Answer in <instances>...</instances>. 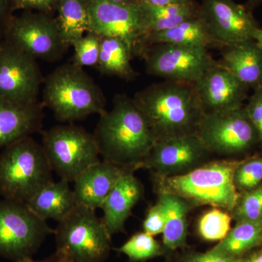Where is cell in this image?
<instances>
[{
    "instance_id": "obj_16",
    "label": "cell",
    "mask_w": 262,
    "mask_h": 262,
    "mask_svg": "<svg viewBox=\"0 0 262 262\" xmlns=\"http://www.w3.org/2000/svg\"><path fill=\"white\" fill-rule=\"evenodd\" d=\"M193 84L204 114L227 113L242 107L249 90L220 61Z\"/></svg>"
},
{
    "instance_id": "obj_43",
    "label": "cell",
    "mask_w": 262,
    "mask_h": 262,
    "mask_svg": "<svg viewBox=\"0 0 262 262\" xmlns=\"http://www.w3.org/2000/svg\"><path fill=\"white\" fill-rule=\"evenodd\" d=\"M98 1L111 2L116 3H139V0H98Z\"/></svg>"
},
{
    "instance_id": "obj_20",
    "label": "cell",
    "mask_w": 262,
    "mask_h": 262,
    "mask_svg": "<svg viewBox=\"0 0 262 262\" xmlns=\"http://www.w3.org/2000/svg\"><path fill=\"white\" fill-rule=\"evenodd\" d=\"M222 48L221 64L248 89L262 86V50L253 39Z\"/></svg>"
},
{
    "instance_id": "obj_8",
    "label": "cell",
    "mask_w": 262,
    "mask_h": 262,
    "mask_svg": "<svg viewBox=\"0 0 262 262\" xmlns=\"http://www.w3.org/2000/svg\"><path fill=\"white\" fill-rule=\"evenodd\" d=\"M3 40L42 61L61 59L69 47L63 42L56 19L47 13L24 11L10 17L3 29Z\"/></svg>"
},
{
    "instance_id": "obj_41",
    "label": "cell",
    "mask_w": 262,
    "mask_h": 262,
    "mask_svg": "<svg viewBox=\"0 0 262 262\" xmlns=\"http://www.w3.org/2000/svg\"><path fill=\"white\" fill-rule=\"evenodd\" d=\"M261 3L262 0H248L245 7H246V9L252 12L254 8H256V7H258Z\"/></svg>"
},
{
    "instance_id": "obj_21",
    "label": "cell",
    "mask_w": 262,
    "mask_h": 262,
    "mask_svg": "<svg viewBox=\"0 0 262 262\" xmlns=\"http://www.w3.org/2000/svg\"><path fill=\"white\" fill-rule=\"evenodd\" d=\"M24 203L42 220H53L58 223L77 206L73 189H71L70 182L63 179L47 183Z\"/></svg>"
},
{
    "instance_id": "obj_11",
    "label": "cell",
    "mask_w": 262,
    "mask_h": 262,
    "mask_svg": "<svg viewBox=\"0 0 262 262\" xmlns=\"http://www.w3.org/2000/svg\"><path fill=\"white\" fill-rule=\"evenodd\" d=\"M89 32L100 37H117L125 41L134 55H139L147 34L140 3H116L86 0Z\"/></svg>"
},
{
    "instance_id": "obj_18",
    "label": "cell",
    "mask_w": 262,
    "mask_h": 262,
    "mask_svg": "<svg viewBox=\"0 0 262 262\" xmlns=\"http://www.w3.org/2000/svg\"><path fill=\"white\" fill-rule=\"evenodd\" d=\"M42 106L0 98V148L31 136L42 127Z\"/></svg>"
},
{
    "instance_id": "obj_3",
    "label": "cell",
    "mask_w": 262,
    "mask_h": 262,
    "mask_svg": "<svg viewBox=\"0 0 262 262\" xmlns=\"http://www.w3.org/2000/svg\"><path fill=\"white\" fill-rule=\"evenodd\" d=\"M43 103L57 120L73 122L106 111L102 90L75 63L57 67L44 80Z\"/></svg>"
},
{
    "instance_id": "obj_14",
    "label": "cell",
    "mask_w": 262,
    "mask_h": 262,
    "mask_svg": "<svg viewBox=\"0 0 262 262\" xmlns=\"http://www.w3.org/2000/svg\"><path fill=\"white\" fill-rule=\"evenodd\" d=\"M210 153L196 134L176 136L156 141L140 168L157 177L182 175L203 165Z\"/></svg>"
},
{
    "instance_id": "obj_2",
    "label": "cell",
    "mask_w": 262,
    "mask_h": 262,
    "mask_svg": "<svg viewBox=\"0 0 262 262\" xmlns=\"http://www.w3.org/2000/svg\"><path fill=\"white\" fill-rule=\"evenodd\" d=\"M156 141L196 134L204 112L188 82L165 80L136 93L133 98Z\"/></svg>"
},
{
    "instance_id": "obj_37",
    "label": "cell",
    "mask_w": 262,
    "mask_h": 262,
    "mask_svg": "<svg viewBox=\"0 0 262 262\" xmlns=\"http://www.w3.org/2000/svg\"><path fill=\"white\" fill-rule=\"evenodd\" d=\"M12 13L10 0H0V35L2 36L8 19L13 15Z\"/></svg>"
},
{
    "instance_id": "obj_42",
    "label": "cell",
    "mask_w": 262,
    "mask_h": 262,
    "mask_svg": "<svg viewBox=\"0 0 262 262\" xmlns=\"http://www.w3.org/2000/svg\"><path fill=\"white\" fill-rule=\"evenodd\" d=\"M244 262H262V250L257 253H255L251 257Z\"/></svg>"
},
{
    "instance_id": "obj_10",
    "label": "cell",
    "mask_w": 262,
    "mask_h": 262,
    "mask_svg": "<svg viewBox=\"0 0 262 262\" xmlns=\"http://www.w3.org/2000/svg\"><path fill=\"white\" fill-rule=\"evenodd\" d=\"M146 73L165 80L194 83L217 63L208 48L155 44L141 50Z\"/></svg>"
},
{
    "instance_id": "obj_33",
    "label": "cell",
    "mask_w": 262,
    "mask_h": 262,
    "mask_svg": "<svg viewBox=\"0 0 262 262\" xmlns=\"http://www.w3.org/2000/svg\"><path fill=\"white\" fill-rule=\"evenodd\" d=\"M253 91L244 107L256 130L258 143L262 145V86Z\"/></svg>"
},
{
    "instance_id": "obj_35",
    "label": "cell",
    "mask_w": 262,
    "mask_h": 262,
    "mask_svg": "<svg viewBox=\"0 0 262 262\" xmlns=\"http://www.w3.org/2000/svg\"><path fill=\"white\" fill-rule=\"evenodd\" d=\"M59 0H10L12 12L21 10L24 11L32 10L40 13H48L56 10Z\"/></svg>"
},
{
    "instance_id": "obj_34",
    "label": "cell",
    "mask_w": 262,
    "mask_h": 262,
    "mask_svg": "<svg viewBox=\"0 0 262 262\" xmlns=\"http://www.w3.org/2000/svg\"><path fill=\"white\" fill-rule=\"evenodd\" d=\"M165 227V213L163 205L158 201L146 213L143 229L146 233L155 236L163 233Z\"/></svg>"
},
{
    "instance_id": "obj_27",
    "label": "cell",
    "mask_w": 262,
    "mask_h": 262,
    "mask_svg": "<svg viewBox=\"0 0 262 262\" xmlns=\"http://www.w3.org/2000/svg\"><path fill=\"white\" fill-rule=\"evenodd\" d=\"M262 241V222H237L233 229L210 252L241 259Z\"/></svg>"
},
{
    "instance_id": "obj_29",
    "label": "cell",
    "mask_w": 262,
    "mask_h": 262,
    "mask_svg": "<svg viewBox=\"0 0 262 262\" xmlns=\"http://www.w3.org/2000/svg\"><path fill=\"white\" fill-rule=\"evenodd\" d=\"M230 215L227 212L214 208L204 213L198 223L202 237L208 241H221L230 231Z\"/></svg>"
},
{
    "instance_id": "obj_30",
    "label": "cell",
    "mask_w": 262,
    "mask_h": 262,
    "mask_svg": "<svg viewBox=\"0 0 262 262\" xmlns=\"http://www.w3.org/2000/svg\"><path fill=\"white\" fill-rule=\"evenodd\" d=\"M233 211L237 222H262V185L246 193Z\"/></svg>"
},
{
    "instance_id": "obj_40",
    "label": "cell",
    "mask_w": 262,
    "mask_h": 262,
    "mask_svg": "<svg viewBox=\"0 0 262 262\" xmlns=\"http://www.w3.org/2000/svg\"><path fill=\"white\" fill-rule=\"evenodd\" d=\"M16 262H63L59 258L57 257L56 255L53 258H48V259L43 260V261H34L31 258H23V259L18 260Z\"/></svg>"
},
{
    "instance_id": "obj_5",
    "label": "cell",
    "mask_w": 262,
    "mask_h": 262,
    "mask_svg": "<svg viewBox=\"0 0 262 262\" xmlns=\"http://www.w3.org/2000/svg\"><path fill=\"white\" fill-rule=\"evenodd\" d=\"M52 171L42 144L31 136L18 139L0 154V194L26 203L53 180Z\"/></svg>"
},
{
    "instance_id": "obj_32",
    "label": "cell",
    "mask_w": 262,
    "mask_h": 262,
    "mask_svg": "<svg viewBox=\"0 0 262 262\" xmlns=\"http://www.w3.org/2000/svg\"><path fill=\"white\" fill-rule=\"evenodd\" d=\"M262 181V157L253 158L239 164L235 169L234 182L237 190H252Z\"/></svg>"
},
{
    "instance_id": "obj_36",
    "label": "cell",
    "mask_w": 262,
    "mask_h": 262,
    "mask_svg": "<svg viewBox=\"0 0 262 262\" xmlns=\"http://www.w3.org/2000/svg\"><path fill=\"white\" fill-rule=\"evenodd\" d=\"M184 262H241V259L226 257L208 251L205 253H193L186 258Z\"/></svg>"
},
{
    "instance_id": "obj_17",
    "label": "cell",
    "mask_w": 262,
    "mask_h": 262,
    "mask_svg": "<svg viewBox=\"0 0 262 262\" xmlns=\"http://www.w3.org/2000/svg\"><path fill=\"white\" fill-rule=\"evenodd\" d=\"M126 171L125 169L104 160L91 165L74 182L73 192L77 206L95 211L101 208L119 179Z\"/></svg>"
},
{
    "instance_id": "obj_1",
    "label": "cell",
    "mask_w": 262,
    "mask_h": 262,
    "mask_svg": "<svg viewBox=\"0 0 262 262\" xmlns=\"http://www.w3.org/2000/svg\"><path fill=\"white\" fill-rule=\"evenodd\" d=\"M94 137L104 161L127 170L140 168L156 139L133 98L117 95L113 107L100 115Z\"/></svg>"
},
{
    "instance_id": "obj_22",
    "label": "cell",
    "mask_w": 262,
    "mask_h": 262,
    "mask_svg": "<svg viewBox=\"0 0 262 262\" xmlns=\"http://www.w3.org/2000/svg\"><path fill=\"white\" fill-rule=\"evenodd\" d=\"M155 44L206 48L220 46L199 15L184 20L168 30L148 34L143 40L142 49L146 46Z\"/></svg>"
},
{
    "instance_id": "obj_12",
    "label": "cell",
    "mask_w": 262,
    "mask_h": 262,
    "mask_svg": "<svg viewBox=\"0 0 262 262\" xmlns=\"http://www.w3.org/2000/svg\"><path fill=\"white\" fill-rule=\"evenodd\" d=\"M196 135L210 152L220 155L239 154L258 143L244 106L227 113L204 114Z\"/></svg>"
},
{
    "instance_id": "obj_6",
    "label": "cell",
    "mask_w": 262,
    "mask_h": 262,
    "mask_svg": "<svg viewBox=\"0 0 262 262\" xmlns=\"http://www.w3.org/2000/svg\"><path fill=\"white\" fill-rule=\"evenodd\" d=\"M54 234L56 256L63 262H102L111 248V234L91 208L76 206Z\"/></svg>"
},
{
    "instance_id": "obj_25",
    "label": "cell",
    "mask_w": 262,
    "mask_h": 262,
    "mask_svg": "<svg viewBox=\"0 0 262 262\" xmlns=\"http://www.w3.org/2000/svg\"><path fill=\"white\" fill-rule=\"evenodd\" d=\"M56 21L62 39L69 48L89 32V15L86 0H59Z\"/></svg>"
},
{
    "instance_id": "obj_19",
    "label": "cell",
    "mask_w": 262,
    "mask_h": 262,
    "mask_svg": "<svg viewBox=\"0 0 262 262\" xmlns=\"http://www.w3.org/2000/svg\"><path fill=\"white\" fill-rule=\"evenodd\" d=\"M142 194L140 182L134 177V171L127 170L119 179L101 208V220L111 235L123 229L133 208Z\"/></svg>"
},
{
    "instance_id": "obj_24",
    "label": "cell",
    "mask_w": 262,
    "mask_h": 262,
    "mask_svg": "<svg viewBox=\"0 0 262 262\" xmlns=\"http://www.w3.org/2000/svg\"><path fill=\"white\" fill-rule=\"evenodd\" d=\"M159 201L165 213L163 244L169 251L183 247L187 235L188 203L171 193L159 192Z\"/></svg>"
},
{
    "instance_id": "obj_26",
    "label": "cell",
    "mask_w": 262,
    "mask_h": 262,
    "mask_svg": "<svg viewBox=\"0 0 262 262\" xmlns=\"http://www.w3.org/2000/svg\"><path fill=\"white\" fill-rule=\"evenodd\" d=\"M140 3L147 34L163 32L199 15V5L191 4L152 5ZM144 40V39H143Z\"/></svg>"
},
{
    "instance_id": "obj_31",
    "label": "cell",
    "mask_w": 262,
    "mask_h": 262,
    "mask_svg": "<svg viewBox=\"0 0 262 262\" xmlns=\"http://www.w3.org/2000/svg\"><path fill=\"white\" fill-rule=\"evenodd\" d=\"M101 37L89 32L74 43V63L79 67H97Z\"/></svg>"
},
{
    "instance_id": "obj_13",
    "label": "cell",
    "mask_w": 262,
    "mask_h": 262,
    "mask_svg": "<svg viewBox=\"0 0 262 262\" xmlns=\"http://www.w3.org/2000/svg\"><path fill=\"white\" fill-rule=\"evenodd\" d=\"M43 82L35 58L4 40L0 42V98L37 102Z\"/></svg>"
},
{
    "instance_id": "obj_28",
    "label": "cell",
    "mask_w": 262,
    "mask_h": 262,
    "mask_svg": "<svg viewBox=\"0 0 262 262\" xmlns=\"http://www.w3.org/2000/svg\"><path fill=\"white\" fill-rule=\"evenodd\" d=\"M119 251L126 255L131 261H143L160 256L163 249L154 236L142 232L134 234Z\"/></svg>"
},
{
    "instance_id": "obj_9",
    "label": "cell",
    "mask_w": 262,
    "mask_h": 262,
    "mask_svg": "<svg viewBox=\"0 0 262 262\" xmlns=\"http://www.w3.org/2000/svg\"><path fill=\"white\" fill-rule=\"evenodd\" d=\"M54 233L46 221L22 202L0 201V256L9 259L31 258L45 239Z\"/></svg>"
},
{
    "instance_id": "obj_38",
    "label": "cell",
    "mask_w": 262,
    "mask_h": 262,
    "mask_svg": "<svg viewBox=\"0 0 262 262\" xmlns=\"http://www.w3.org/2000/svg\"><path fill=\"white\" fill-rule=\"evenodd\" d=\"M139 2L152 5L191 4L194 3L193 0H139Z\"/></svg>"
},
{
    "instance_id": "obj_7",
    "label": "cell",
    "mask_w": 262,
    "mask_h": 262,
    "mask_svg": "<svg viewBox=\"0 0 262 262\" xmlns=\"http://www.w3.org/2000/svg\"><path fill=\"white\" fill-rule=\"evenodd\" d=\"M42 146L52 170L70 183L101 161L94 134L72 124L57 125L45 131Z\"/></svg>"
},
{
    "instance_id": "obj_4",
    "label": "cell",
    "mask_w": 262,
    "mask_h": 262,
    "mask_svg": "<svg viewBox=\"0 0 262 262\" xmlns=\"http://www.w3.org/2000/svg\"><path fill=\"white\" fill-rule=\"evenodd\" d=\"M238 165L219 160L201 165L182 175L157 177L158 189L180 196L187 203L232 211L239 199L234 182Z\"/></svg>"
},
{
    "instance_id": "obj_15",
    "label": "cell",
    "mask_w": 262,
    "mask_h": 262,
    "mask_svg": "<svg viewBox=\"0 0 262 262\" xmlns=\"http://www.w3.org/2000/svg\"><path fill=\"white\" fill-rule=\"evenodd\" d=\"M199 16L221 47L251 40L258 28L252 12L234 0H203Z\"/></svg>"
},
{
    "instance_id": "obj_23",
    "label": "cell",
    "mask_w": 262,
    "mask_h": 262,
    "mask_svg": "<svg viewBox=\"0 0 262 262\" xmlns=\"http://www.w3.org/2000/svg\"><path fill=\"white\" fill-rule=\"evenodd\" d=\"M134 56L132 50L122 39L101 37L97 68L103 75L133 80L136 76L130 62Z\"/></svg>"
},
{
    "instance_id": "obj_39",
    "label": "cell",
    "mask_w": 262,
    "mask_h": 262,
    "mask_svg": "<svg viewBox=\"0 0 262 262\" xmlns=\"http://www.w3.org/2000/svg\"><path fill=\"white\" fill-rule=\"evenodd\" d=\"M252 39L257 45L258 48L262 50V29L258 28L253 32Z\"/></svg>"
}]
</instances>
